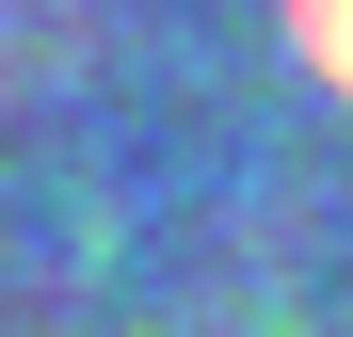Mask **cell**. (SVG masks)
Returning a JSON list of instances; mask_svg holds the SVG:
<instances>
[{
	"instance_id": "cell-1",
	"label": "cell",
	"mask_w": 353,
	"mask_h": 337,
	"mask_svg": "<svg viewBox=\"0 0 353 337\" xmlns=\"http://www.w3.org/2000/svg\"><path fill=\"white\" fill-rule=\"evenodd\" d=\"M289 48H305V65L353 96V0H289Z\"/></svg>"
}]
</instances>
